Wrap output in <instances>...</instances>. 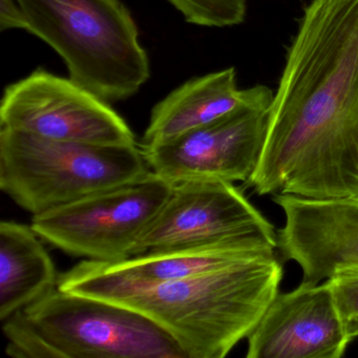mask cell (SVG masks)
Returning a JSON list of instances; mask_svg holds the SVG:
<instances>
[{
  "instance_id": "6",
  "label": "cell",
  "mask_w": 358,
  "mask_h": 358,
  "mask_svg": "<svg viewBox=\"0 0 358 358\" xmlns=\"http://www.w3.org/2000/svg\"><path fill=\"white\" fill-rule=\"evenodd\" d=\"M173 185L150 171L137 181L34 215L31 225L43 242L73 257L122 261L135 255L138 238Z\"/></svg>"
},
{
  "instance_id": "5",
  "label": "cell",
  "mask_w": 358,
  "mask_h": 358,
  "mask_svg": "<svg viewBox=\"0 0 358 358\" xmlns=\"http://www.w3.org/2000/svg\"><path fill=\"white\" fill-rule=\"evenodd\" d=\"M150 171L138 144L54 141L0 129V189L33 217L137 181Z\"/></svg>"
},
{
  "instance_id": "9",
  "label": "cell",
  "mask_w": 358,
  "mask_h": 358,
  "mask_svg": "<svg viewBox=\"0 0 358 358\" xmlns=\"http://www.w3.org/2000/svg\"><path fill=\"white\" fill-rule=\"evenodd\" d=\"M272 100L249 104L165 143L140 146L150 171L171 184L244 182L257 169Z\"/></svg>"
},
{
  "instance_id": "10",
  "label": "cell",
  "mask_w": 358,
  "mask_h": 358,
  "mask_svg": "<svg viewBox=\"0 0 358 358\" xmlns=\"http://www.w3.org/2000/svg\"><path fill=\"white\" fill-rule=\"evenodd\" d=\"M275 250L255 243L224 242L142 253L118 262L85 259L60 274L58 289L108 301L120 293L189 278Z\"/></svg>"
},
{
  "instance_id": "7",
  "label": "cell",
  "mask_w": 358,
  "mask_h": 358,
  "mask_svg": "<svg viewBox=\"0 0 358 358\" xmlns=\"http://www.w3.org/2000/svg\"><path fill=\"white\" fill-rule=\"evenodd\" d=\"M0 129L54 141L134 145L135 135L110 103L45 69L11 83L0 103Z\"/></svg>"
},
{
  "instance_id": "11",
  "label": "cell",
  "mask_w": 358,
  "mask_h": 358,
  "mask_svg": "<svg viewBox=\"0 0 358 358\" xmlns=\"http://www.w3.org/2000/svg\"><path fill=\"white\" fill-rule=\"evenodd\" d=\"M247 341V358H341L353 339L327 280H303L276 294Z\"/></svg>"
},
{
  "instance_id": "8",
  "label": "cell",
  "mask_w": 358,
  "mask_h": 358,
  "mask_svg": "<svg viewBox=\"0 0 358 358\" xmlns=\"http://www.w3.org/2000/svg\"><path fill=\"white\" fill-rule=\"evenodd\" d=\"M224 242L278 249V231L234 183L181 182L138 238L135 255Z\"/></svg>"
},
{
  "instance_id": "12",
  "label": "cell",
  "mask_w": 358,
  "mask_h": 358,
  "mask_svg": "<svg viewBox=\"0 0 358 358\" xmlns=\"http://www.w3.org/2000/svg\"><path fill=\"white\" fill-rule=\"evenodd\" d=\"M273 202L285 215L278 249L301 267L303 280L322 282L336 270L358 267V199L278 194Z\"/></svg>"
},
{
  "instance_id": "15",
  "label": "cell",
  "mask_w": 358,
  "mask_h": 358,
  "mask_svg": "<svg viewBox=\"0 0 358 358\" xmlns=\"http://www.w3.org/2000/svg\"><path fill=\"white\" fill-rule=\"evenodd\" d=\"M186 22L206 28H226L244 22L246 0H167Z\"/></svg>"
},
{
  "instance_id": "2",
  "label": "cell",
  "mask_w": 358,
  "mask_h": 358,
  "mask_svg": "<svg viewBox=\"0 0 358 358\" xmlns=\"http://www.w3.org/2000/svg\"><path fill=\"white\" fill-rule=\"evenodd\" d=\"M275 252L181 280L136 289L108 301L127 306L164 329L186 358H224L247 339L280 292Z\"/></svg>"
},
{
  "instance_id": "14",
  "label": "cell",
  "mask_w": 358,
  "mask_h": 358,
  "mask_svg": "<svg viewBox=\"0 0 358 358\" xmlns=\"http://www.w3.org/2000/svg\"><path fill=\"white\" fill-rule=\"evenodd\" d=\"M32 225L0 222V320L57 289L59 275Z\"/></svg>"
},
{
  "instance_id": "17",
  "label": "cell",
  "mask_w": 358,
  "mask_h": 358,
  "mask_svg": "<svg viewBox=\"0 0 358 358\" xmlns=\"http://www.w3.org/2000/svg\"><path fill=\"white\" fill-rule=\"evenodd\" d=\"M26 16L17 0H0V30L26 31Z\"/></svg>"
},
{
  "instance_id": "13",
  "label": "cell",
  "mask_w": 358,
  "mask_h": 358,
  "mask_svg": "<svg viewBox=\"0 0 358 358\" xmlns=\"http://www.w3.org/2000/svg\"><path fill=\"white\" fill-rule=\"evenodd\" d=\"M273 95L265 85L238 89L234 68L194 77L154 106L140 146L171 141L243 106L272 100Z\"/></svg>"
},
{
  "instance_id": "4",
  "label": "cell",
  "mask_w": 358,
  "mask_h": 358,
  "mask_svg": "<svg viewBox=\"0 0 358 358\" xmlns=\"http://www.w3.org/2000/svg\"><path fill=\"white\" fill-rule=\"evenodd\" d=\"M26 31L66 64L69 78L108 103L129 99L150 77L139 30L121 0H17Z\"/></svg>"
},
{
  "instance_id": "16",
  "label": "cell",
  "mask_w": 358,
  "mask_h": 358,
  "mask_svg": "<svg viewBox=\"0 0 358 358\" xmlns=\"http://www.w3.org/2000/svg\"><path fill=\"white\" fill-rule=\"evenodd\" d=\"M351 338H358V267L336 270L327 280Z\"/></svg>"
},
{
  "instance_id": "1",
  "label": "cell",
  "mask_w": 358,
  "mask_h": 358,
  "mask_svg": "<svg viewBox=\"0 0 358 358\" xmlns=\"http://www.w3.org/2000/svg\"><path fill=\"white\" fill-rule=\"evenodd\" d=\"M245 184L259 196L358 199V0L303 10Z\"/></svg>"
},
{
  "instance_id": "3",
  "label": "cell",
  "mask_w": 358,
  "mask_h": 358,
  "mask_svg": "<svg viewBox=\"0 0 358 358\" xmlns=\"http://www.w3.org/2000/svg\"><path fill=\"white\" fill-rule=\"evenodd\" d=\"M22 358H186L154 320L112 301L56 289L3 322Z\"/></svg>"
}]
</instances>
